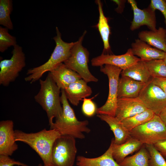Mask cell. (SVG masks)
<instances>
[{
	"mask_svg": "<svg viewBox=\"0 0 166 166\" xmlns=\"http://www.w3.org/2000/svg\"><path fill=\"white\" fill-rule=\"evenodd\" d=\"M141 59L134 55L131 48L124 54L115 55L102 54L91 60V65L94 66L101 67L105 65H110L120 68L122 70L125 69L136 63Z\"/></svg>",
	"mask_w": 166,
	"mask_h": 166,
	"instance_id": "11",
	"label": "cell"
},
{
	"mask_svg": "<svg viewBox=\"0 0 166 166\" xmlns=\"http://www.w3.org/2000/svg\"><path fill=\"white\" fill-rule=\"evenodd\" d=\"M85 31L78 40L75 42L70 50L69 55L63 63L69 68L75 71L86 82H97L98 79L90 72L88 67L89 53L82 45Z\"/></svg>",
	"mask_w": 166,
	"mask_h": 166,
	"instance_id": "5",
	"label": "cell"
},
{
	"mask_svg": "<svg viewBox=\"0 0 166 166\" xmlns=\"http://www.w3.org/2000/svg\"><path fill=\"white\" fill-rule=\"evenodd\" d=\"M12 0H0V24L9 30H12L13 26L10 18L13 10Z\"/></svg>",
	"mask_w": 166,
	"mask_h": 166,
	"instance_id": "27",
	"label": "cell"
},
{
	"mask_svg": "<svg viewBox=\"0 0 166 166\" xmlns=\"http://www.w3.org/2000/svg\"><path fill=\"white\" fill-rule=\"evenodd\" d=\"M112 1L118 5V7L115 9L116 11L118 13H121L123 12L126 1L113 0Z\"/></svg>",
	"mask_w": 166,
	"mask_h": 166,
	"instance_id": "36",
	"label": "cell"
},
{
	"mask_svg": "<svg viewBox=\"0 0 166 166\" xmlns=\"http://www.w3.org/2000/svg\"><path fill=\"white\" fill-rule=\"evenodd\" d=\"M12 121L0 122V155L11 156L18 148L16 143Z\"/></svg>",
	"mask_w": 166,
	"mask_h": 166,
	"instance_id": "13",
	"label": "cell"
},
{
	"mask_svg": "<svg viewBox=\"0 0 166 166\" xmlns=\"http://www.w3.org/2000/svg\"><path fill=\"white\" fill-rule=\"evenodd\" d=\"M57 86L61 89H65L70 84L82 79L76 72L61 63L49 72Z\"/></svg>",
	"mask_w": 166,
	"mask_h": 166,
	"instance_id": "15",
	"label": "cell"
},
{
	"mask_svg": "<svg viewBox=\"0 0 166 166\" xmlns=\"http://www.w3.org/2000/svg\"><path fill=\"white\" fill-rule=\"evenodd\" d=\"M155 114L150 109L128 117L121 122L125 128L129 132L135 128L143 124L152 119Z\"/></svg>",
	"mask_w": 166,
	"mask_h": 166,
	"instance_id": "26",
	"label": "cell"
},
{
	"mask_svg": "<svg viewBox=\"0 0 166 166\" xmlns=\"http://www.w3.org/2000/svg\"><path fill=\"white\" fill-rule=\"evenodd\" d=\"M131 48L133 54L139 57L144 61L155 60H163L165 53L152 47L145 42L139 39L132 42Z\"/></svg>",
	"mask_w": 166,
	"mask_h": 166,
	"instance_id": "16",
	"label": "cell"
},
{
	"mask_svg": "<svg viewBox=\"0 0 166 166\" xmlns=\"http://www.w3.org/2000/svg\"><path fill=\"white\" fill-rule=\"evenodd\" d=\"M138 98L147 109L158 115L166 107V95L153 82L152 78L145 84Z\"/></svg>",
	"mask_w": 166,
	"mask_h": 166,
	"instance_id": "10",
	"label": "cell"
},
{
	"mask_svg": "<svg viewBox=\"0 0 166 166\" xmlns=\"http://www.w3.org/2000/svg\"><path fill=\"white\" fill-rule=\"evenodd\" d=\"M9 156L6 155H0V166H13L15 165L19 166H29L26 164L11 158Z\"/></svg>",
	"mask_w": 166,
	"mask_h": 166,
	"instance_id": "32",
	"label": "cell"
},
{
	"mask_svg": "<svg viewBox=\"0 0 166 166\" xmlns=\"http://www.w3.org/2000/svg\"><path fill=\"white\" fill-rule=\"evenodd\" d=\"M165 41H166V37H165Z\"/></svg>",
	"mask_w": 166,
	"mask_h": 166,
	"instance_id": "40",
	"label": "cell"
},
{
	"mask_svg": "<svg viewBox=\"0 0 166 166\" xmlns=\"http://www.w3.org/2000/svg\"><path fill=\"white\" fill-rule=\"evenodd\" d=\"M82 79L70 84L64 89L68 100L73 105L77 106L81 100L90 96L92 90Z\"/></svg>",
	"mask_w": 166,
	"mask_h": 166,
	"instance_id": "17",
	"label": "cell"
},
{
	"mask_svg": "<svg viewBox=\"0 0 166 166\" xmlns=\"http://www.w3.org/2000/svg\"><path fill=\"white\" fill-rule=\"evenodd\" d=\"M152 78H166V64L163 60L145 61Z\"/></svg>",
	"mask_w": 166,
	"mask_h": 166,
	"instance_id": "28",
	"label": "cell"
},
{
	"mask_svg": "<svg viewBox=\"0 0 166 166\" xmlns=\"http://www.w3.org/2000/svg\"><path fill=\"white\" fill-rule=\"evenodd\" d=\"M56 30L57 35L53 38L56 45L49 59L43 64L28 69L26 73L28 75L25 78L26 81L31 83L40 79L45 73L49 72L64 63L69 57L75 42H64L62 40L61 34L57 27Z\"/></svg>",
	"mask_w": 166,
	"mask_h": 166,
	"instance_id": "4",
	"label": "cell"
},
{
	"mask_svg": "<svg viewBox=\"0 0 166 166\" xmlns=\"http://www.w3.org/2000/svg\"><path fill=\"white\" fill-rule=\"evenodd\" d=\"M149 153L144 144L135 154L126 157L119 164L121 166H149Z\"/></svg>",
	"mask_w": 166,
	"mask_h": 166,
	"instance_id": "25",
	"label": "cell"
},
{
	"mask_svg": "<svg viewBox=\"0 0 166 166\" xmlns=\"http://www.w3.org/2000/svg\"><path fill=\"white\" fill-rule=\"evenodd\" d=\"M38 166H42V165L41 164H40L38 165Z\"/></svg>",
	"mask_w": 166,
	"mask_h": 166,
	"instance_id": "39",
	"label": "cell"
},
{
	"mask_svg": "<svg viewBox=\"0 0 166 166\" xmlns=\"http://www.w3.org/2000/svg\"><path fill=\"white\" fill-rule=\"evenodd\" d=\"M150 156L149 166H166V160L153 145L145 144Z\"/></svg>",
	"mask_w": 166,
	"mask_h": 166,
	"instance_id": "30",
	"label": "cell"
},
{
	"mask_svg": "<svg viewBox=\"0 0 166 166\" xmlns=\"http://www.w3.org/2000/svg\"><path fill=\"white\" fill-rule=\"evenodd\" d=\"M39 82L40 89L34 98L46 112L50 126L53 122V119L60 117L63 113L60 96L61 89L49 72L45 79H40Z\"/></svg>",
	"mask_w": 166,
	"mask_h": 166,
	"instance_id": "3",
	"label": "cell"
},
{
	"mask_svg": "<svg viewBox=\"0 0 166 166\" xmlns=\"http://www.w3.org/2000/svg\"><path fill=\"white\" fill-rule=\"evenodd\" d=\"M14 131L15 141L25 143L34 150L43 161V166H54L52 159L53 147L56 139L61 136L57 131L44 128L30 133L18 130Z\"/></svg>",
	"mask_w": 166,
	"mask_h": 166,
	"instance_id": "1",
	"label": "cell"
},
{
	"mask_svg": "<svg viewBox=\"0 0 166 166\" xmlns=\"http://www.w3.org/2000/svg\"><path fill=\"white\" fill-rule=\"evenodd\" d=\"M113 142L106 151L98 157L89 158L82 156L76 158L77 166H121L114 159L113 156Z\"/></svg>",
	"mask_w": 166,
	"mask_h": 166,
	"instance_id": "19",
	"label": "cell"
},
{
	"mask_svg": "<svg viewBox=\"0 0 166 166\" xmlns=\"http://www.w3.org/2000/svg\"><path fill=\"white\" fill-rule=\"evenodd\" d=\"M147 109L137 98L117 99L115 117L120 121L141 113Z\"/></svg>",
	"mask_w": 166,
	"mask_h": 166,
	"instance_id": "14",
	"label": "cell"
},
{
	"mask_svg": "<svg viewBox=\"0 0 166 166\" xmlns=\"http://www.w3.org/2000/svg\"><path fill=\"white\" fill-rule=\"evenodd\" d=\"M153 145L166 160V139L159 141Z\"/></svg>",
	"mask_w": 166,
	"mask_h": 166,
	"instance_id": "34",
	"label": "cell"
},
{
	"mask_svg": "<svg viewBox=\"0 0 166 166\" xmlns=\"http://www.w3.org/2000/svg\"><path fill=\"white\" fill-rule=\"evenodd\" d=\"M166 30L160 27L156 31L143 30L139 32V39L151 46L166 53Z\"/></svg>",
	"mask_w": 166,
	"mask_h": 166,
	"instance_id": "21",
	"label": "cell"
},
{
	"mask_svg": "<svg viewBox=\"0 0 166 166\" xmlns=\"http://www.w3.org/2000/svg\"><path fill=\"white\" fill-rule=\"evenodd\" d=\"M146 83L126 76H121L118 82L117 98L138 97Z\"/></svg>",
	"mask_w": 166,
	"mask_h": 166,
	"instance_id": "18",
	"label": "cell"
},
{
	"mask_svg": "<svg viewBox=\"0 0 166 166\" xmlns=\"http://www.w3.org/2000/svg\"><path fill=\"white\" fill-rule=\"evenodd\" d=\"M111 140L113 142V156L118 164L128 155L139 150L144 144L140 141L131 137L120 145L114 143V138Z\"/></svg>",
	"mask_w": 166,
	"mask_h": 166,
	"instance_id": "20",
	"label": "cell"
},
{
	"mask_svg": "<svg viewBox=\"0 0 166 166\" xmlns=\"http://www.w3.org/2000/svg\"><path fill=\"white\" fill-rule=\"evenodd\" d=\"M121 74V76L128 77L145 83L148 82L152 78L146 61L141 60L133 65L122 70Z\"/></svg>",
	"mask_w": 166,
	"mask_h": 166,
	"instance_id": "23",
	"label": "cell"
},
{
	"mask_svg": "<svg viewBox=\"0 0 166 166\" xmlns=\"http://www.w3.org/2000/svg\"><path fill=\"white\" fill-rule=\"evenodd\" d=\"M91 99L85 98L83 99L82 106L83 113L85 116L91 117L93 116L96 112L97 108L94 103Z\"/></svg>",
	"mask_w": 166,
	"mask_h": 166,
	"instance_id": "31",
	"label": "cell"
},
{
	"mask_svg": "<svg viewBox=\"0 0 166 166\" xmlns=\"http://www.w3.org/2000/svg\"><path fill=\"white\" fill-rule=\"evenodd\" d=\"M77 152L75 138L61 135L56 139L53 147L52 159L54 166H73Z\"/></svg>",
	"mask_w": 166,
	"mask_h": 166,
	"instance_id": "8",
	"label": "cell"
},
{
	"mask_svg": "<svg viewBox=\"0 0 166 166\" xmlns=\"http://www.w3.org/2000/svg\"><path fill=\"white\" fill-rule=\"evenodd\" d=\"M10 59L0 62V85L7 86L14 81L19 73L26 66V57L22 47L18 45L14 47Z\"/></svg>",
	"mask_w": 166,
	"mask_h": 166,
	"instance_id": "7",
	"label": "cell"
},
{
	"mask_svg": "<svg viewBox=\"0 0 166 166\" xmlns=\"http://www.w3.org/2000/svg\"><path fill=\"white\" fill-rule=\"evenodd\" d=\"M155 10H160L163 15L166 30V0H151L149 4Z\"/></svg>",
	"mask_w": 166,
	"mask_h": 166,
	"instance_id": "33",
	"label": "cell"
},
{
	"mask_svg": "<svg viewBox=\"0 0 166 166\" xmlns=\"http://www.w3.org/2000/svg\"><path fill=\"white\" fill-rule=\"evenodd\" d=\"M163 60L165 64H166V53H165V56Z\"/></svg>",
	"mask_w": 166,
	"mask_h": 166,
	"instance_id": "38",
	"label": "cell"
},
{
	"mask_svg": "<svg viewBox=\"0 0 166 166\" xmlns=\"http://www.w3.org/2000/svg\"></svg>",
	"mask_w": 166,
	"mask_h": 166,
	"instance_id": "42",
	"label": "cell"
},
{
	"mask_svg": "<svg viewBox=\"0 0 166 166\" xmlns=\"http://www.w3.org/2000/svg\"></svg>",
	"mask_w": 166,
	"mask_h": 166,
	"instance_id": "41",
	"label": "cell"
},
{
	"mask_svg": "<svg viewBox=\"0 0 166 166\" xmlns=\"http://www.w3.org/2000/svg\"><path fill=\"white\" fill-rule=\"evenodd\" d=\"M98 5L99 18L97 24L95 26L99 32L104 44L103 53H106L111 51L109 39L110 34V30L108 22V19L104 15L102 4L100 0L95 1Z\"/></svg>",
	"mask_w": 166,
	"mask_h": 166,
	"instance_id": "24",
	"label": "cell"
},
{
	"mask_svg": "<svg viewBox=\"0 0 166 166\" xmlns=\"http://www.w3.org/2000/svg\"><path fill=\"white\" fill-rule=\"evenodd\" d=\"M17 44L16 38L9 33V29L0 26V51L3 53L10 46Z\"/></svg>",
	"mask_w": 166,
	"mask_h": 166,
	"instance_id": "29",
	"label": "cell"
},
{
	"mask_svg": "<svg viewBox=\"0 0 166 166\" xmlns=\"http://www.w3.org/2000/svg\"><path fill=\"white\" fill-rule=\"evenodd\" d=\"M61 93L63 113L61 116L56 118L55 121L50 126V129L56 130L61 135H68L79 139L85 138L83 133H88L91 131L88 127V121H79L77 119L68 102L64 89H61Z\"/></svg>",
	"mask_w": 166,
	"mask_h": 166,
	"instance_id": "2",
	"label": "cell"
},
{
	"mask_svg": "<svg viewBox=\"0 0 166 166\" xmlns=\"http://www.w3.org/2000/svg\"><path fill=\"white\" fill-rule=\"evenodd\" d=\"M159 116L166 125V107L161 111Z\"/></svg>",
	"mask_w": 166,
	"mask_h": 166,
	"instance_id": "37",
	"label": "cell"
},
{
	"mask_svg": "<svg viewBox=\"0 0 166 166\" xmlns=\"http://www.w3.org/2000/svg\"><path fill=\"white\" fill-rule=\"evenodd\" d=\"M97 116L109 126L114 136V143L120 145L125 142L131 137L129 132L124 127L121 122L115 117L105 114H98Z\"/></svg>",
	"mask_w": 166,
	"mask_h": 166,
	"instance_id": "22",
	"label": "cell"
},
{
	"mask_svg": "<svg viewBox=\"0 0 166 166\" xmlns=\"http://www.w3.org/2000/svg\"><path fill=\"white\" fill-rule=\"evenodd\" d=\"M152 80L163 90L166 95V78L152 77Z\"/></svg>",
	"mask_w": 166,
	"mask_h": 166,
	"instance_id": "35",
	"label": "cell"
},
{
	"mask_svg": "<svg viewBox=\"0 0 166 166\" xmlns=\"http://www.w3.org/2000/svg\"><path fill=\"white\" fill-rule=\"evenodd\" d=\"M129 134L144 144L154 145L166 139V125L159 116L155 114L152 119L135 128Z\"/></svg>",
	"mask_w": 166,
	"mask_h": 166,
	"instance_id": "6",
	"label": "cell"
},
{
	"mask_svg": "<svg viewBox=\"0 0 166 166\" xmlns=\"http://www.w3.org/2000/svg\"><path fill=\"white\" fill-rule=\"evenodd\" d=\"M122 69L118 67L105 65L101 67L100 71L106 75L109 81V93L107 100L102 106L97 108L96 113L115 117L117 100L119 76Z\"/></svg>",
	"mask_w": 166,
	"mask_h": 166,
	"instance_id": "9",
	"label": "cell"
},
{
	"mask_svg": "<svg viewBox=\"0 0 166 166\" xmlns=\"http://www.w3.org/2000/svg\"><path fill=\"white\" fill-rule=\"evenodd\" d=\"M133 12V18L130 26L132 31L145 25L150 30L155 31L156 29V19L155 10L149 5L146 8L142 10L138 8L136 1L128 0Z\"/></svg>",
	"mask_w": 166,
	"mask_h": 166,
	"instance_id": "12",
	"label": "cell"
}]
</instances>
